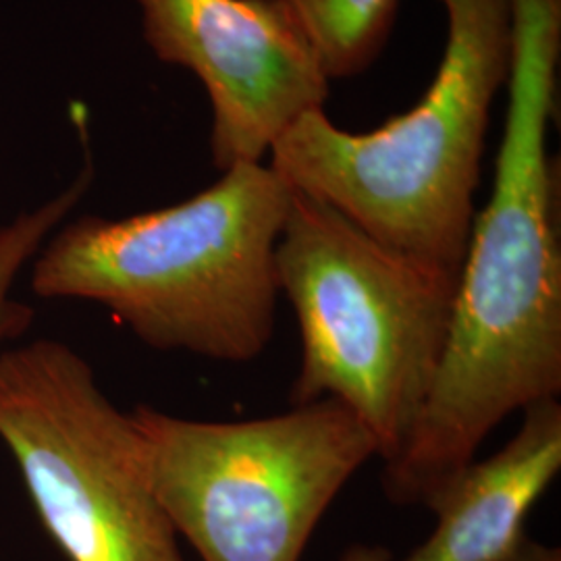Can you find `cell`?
I'll return each mask as SVG.
<instances>
[{
    "label": "cell",
    "instance_id": "obj_1",
    "mask_svg": "<svg viewBox=\"0 0 561 561\" xmlns=\"http://www.w3.org/2000/svg\"><path fill=\"white\" fill-rule=\"evenodd\" d=\"M291 194L271 164L245 162L167 208L83 215L44 241L30 289L99 304L157 352L252 362L275 335V248Z\"/></svg>",
    "mask_w": 561,
    "mask_h": 561
},
{
    "label": "cell",
    "instance_id": "obj_2",
    "mask_svg": "<svg viewBox=\"0 0 561 561\" xmlns=\"http://www.w3.org/2000/svg\"><path fill=\"white\" fill-rule=\"evenodd\" d=\"M439 2L445 53L412 111L370 134L341 129L324 108L304 113L271 148V167L375 240L460 275L491 108L510 76L512 9L510 0Z\"/></svg>",
    "mask_w": 561,
    "mask_h": 561
},
{
    "label": "cell",
    "instance_id": "obj_3",
    "mask_svg": "<svg viewBox=\"0 0 561 561\" xmlns=\"http://www.w3.org/2000/svg\"><path fill=\"white\" fill-rule=\"evenodd\" d=\"M275 271L300 329L289 400L340 401L385 463L400 458L439 368L460 275L401 254L298 190Z\"/></svg>",
    "mask_w": 561,
    "mask_h": 561
},
{
    "label": "cell",
    "instance_id": "obj_4",
    "mask_svg": "<svg viewBox=\"0 0 561 561\" xmlns=\"http://www.w3.org/2000/svg\"><path fill=\"white\" fill-rule=\"evenodd\" d=\"M150 486L202 561H300L375 437L335 400L254 421L129 412Z\"/></svg>",
    "mask_w": 561,
    "mask_h": 561
},
{
    "label": "cell",
    "instance_id": "obj_5",
    "mask_svg": "<svg viewBox=\"0 0 561 561\" xmlns=\"http://www.w3.org/2000/svg\"><path fill=\"white\" fill-rule=\"evenodd\" d=\"M0 442L69 561H185L129 414L59 340L0 350Z\"/></svg>",
    "mask_w": 561,
    "mask_h": 561
},
{
    "label": "cell",
    "instance_id": "obj_6",
    "mask_svg": "<svg viewBox=\"0 0 561 561\" xmlns=\"http://www.w3.org/2000/svg\"><path fill=\"white\" fill-rule=\"evenodd\" d=\"M157 59L190 69L213 106L219 171L261 162L304 113L324 108L331 80L285 0H138Z\"/></svg>",
    "mask_w": 561,
    "mask_h": 561
},
{
    "label": "cell",
    "instance_id": "obj_7",
    "mask_svg": "<svg viewBox=\"0 0 561 561\" xmlns=\"http://www.w3.org/2000/svg\"><path fill=\"white\" fill-rule=\"evenodd\" d=\"M518 433L489 460L468 463L428 502L437 526L403 561H500L561 470V403L526 408Z\"/></svg>",
    "mask_w": 561,
    "mask_h": 561
},
{
    "label": "cell",
    "instance_id": "obj_8",
    "mask_svg": "<svg viewBox=\"0 0 561 561\" xmlns=\"http://www.w3.org/2000/svg\"><path fill=\"white\" fill-rule=\"evenodd\" d=\"M312 42L329 80L364 73L379 59L400 0H285Z\"/></svg>",
    "mask_w": 561,
    "mask_h": 561
},
{
    "label": "cell",
    "instance_id": "obj_9",
    "mask_svg": "<svg viewBox=\"0 0 561 561\" xmlns=\"http://www.w3.org/2000/svg\"><path fill=\"white\" fill-rule=\"evenodd\" d=\"M94 180L92 162L67 190L38 208L21 213L11 222L0 225V350L13 341L21 340L36 322V310L13 296L18 277L23 268L36 259L44 241L67 215L78 206Z\"/></svg>",
    "mask_w": 561,
    "mask_h": 561
},
{
    "label": "cell",
    "instance_id": "obj_10",
    "mask_svg": "<svg viewBox=\"0 0 561 561\" xmlns=\"http://www.w3.org/2000/svg\"><path fill=\"white\" fill-rule=\"evenodd\" d=\"M500 561H561V551L558 547H547L542 542L524 537L518 547H514Z\"/></svg>",
    "mask_w": 561,
    "mask_h": 561
},
{
    "label": "cell",
    "instance_id": "obj_11",
    "mask_svg": "<svg viewBox=\"0 0 561 561\" xmlns=\"http://www.w3.org/2000/svg\"><path fill=\"white\" fill-rule=\"evenodd\" d=\"M340 561H396L393 553L382 545L356 542L343 551Z\"/></svg>",
    "mask_w": 561,
    "mask_h": 561
}]
</instances>
